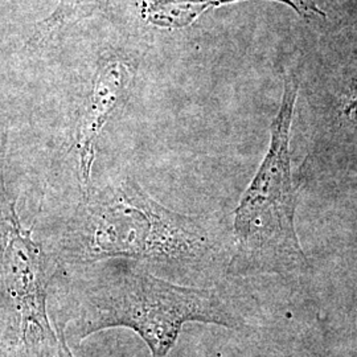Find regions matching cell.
<instances>
[{
	"label": "cell",
	"mask_w": 357,
	"mask_h": 357,
	"mask_svg": "<svg viewBox=\"0 0 357 357\" xmlns=\"http://www.w3.org/2000/svg\"><path fill=\"white\" fill-rule=\"evenodd\" d=\"M190 321L228 328L238 315L212 290L178 286L149 273L123 271L89 286L79 299L73 333L79 340L115 327L135 332L153 357H166Z\"/></svg>",
	"instance_id": "cell-1"
},
{
	"label": "cell",
	"mask_w": 357,
	"mask_h": 357,
	"mask_svg": "<svg viewBox=\"0 0 357 357\" xmlns=\"http://www.w3.org/2000/svg\"><path fill=\"white\" fill-rule=\"evenodd\" d=\"M298 89L295 75L284 78L281 107L271 123L266 158L236 209L234 233L240 248L233 264L241 273L289 274L306 266L294 221L296 191L290 158V130Z\"/></svg>",
	"instance_id": "cell-2"
},
{
	"label": "cell",
	"mask_w": 357,
	"mask_h": 357,
	"mask_svg": "<svg viewBox=\"0 0 357 357\" xmlns=\"http://www.w3.org/2000/svg\"><path fill=\"white\" fill-rule=\"evenodd\" d=\"M85 199L72 246L79 261L123 257L196 262L209 250L208 236L195 218L162 206L132 180Z\"/></svg>",
	"instance_id": "cell-3"
},
{
	"label": "cell",
	"mask_w": 357,
	"mask_h": 357,
	"mask_svg": "<svg viewBox=\"0 0 357 357\" xmlns=\"http://www.w3.org/2000/svg\"><path fill=\"white\" fill-rule=\"evenodd\" d=\"M0 273L20 319L26 357H47L59 344L47 312L45 255L16 212V202L0 169Z\"/></svg>",
	"instance_id": "cell-4"
},
{
	"label": "cell",
	"mask_w": 357,
	"mask_h": 357,
	"mask_svg": "<svg viewBox=\"0 0 357 357\" xmlns=\"http://www.w3.org/2000/svg\"><path fill=\"white\" fill-rule=\"evenodd\" d=\"M132 79L131 66L122 60H107L94 77L93 90L82 107L77 130V151L81 162L84 191L90 193L94 146L115 110L121 106Z\"/></svg>",
	"instance_id": "cell-5"
},
{
	"label": "cell",
	"mask_w": 357,
	"mask_h": 357,
	"mask_svg": "<svg viewBox=\"0 0 357 357\" xmlns=\"http://www.w3.org/2000/svg\"><path fill=\"white\" fill-rule=\"evenodd\" d=\"M233 1L241 0H146L142 6L143 17L155 26L184 28L200 17L205 11ZM290 6L301 16L308 17L311 13L326 16L312 0H277Z\"/></svg>",
	"instance_id": "cell-6"
},
{
	"label": "cell",
	"mask_w": 357,
	"mask_h": 357,
	"mask_svg": "<svg viewBox=\"0 0 357 357\" xmlns=\"http://www.w3.org/2000/svg\"><path fill=\"white\" fill-rule=\"evenodd\" d=\"M103 1L105 0H60L54 13L38 23L29 44L38 45L57 31V28L88 17L102 6Z\"/></svg>",
	"instance_id": "cell-7"
},
{
	"label": "cell",
	"mask_w": 357,
	"mask_h": 357,
	"mask_svg": "<svg viewBox=\"0 0 357 357\" xmlns=\"http://www.w3.org/2000/svg\"><path fill=\"white\" fill-rule=\"evenodd\" d=\"M57 332H59V344L54 348V351L47 357H75L68 347L64 332L61 330H57Z\"/></svg>",
	"instance_id": "cell-8"
},
{
	"label": "cell",
	"mask_w": 357,
	"mask_h": 357,
	"mask_svg": "<svg viewBox=\"0 0 357 357\" xmlns=\"http://www.w3.org/2000/svg\"><path fill=\"white\" fill-rule=\"evenodd\" d=\"M344 114L347 115L349 119L357 121V90L356 94L352 97L351 102L345 106Z\"/></svg>",
	"instance_id": "cell-9"
}]
</instances>
